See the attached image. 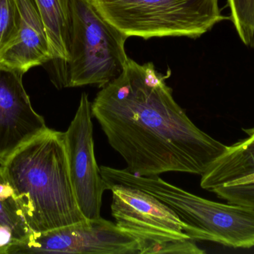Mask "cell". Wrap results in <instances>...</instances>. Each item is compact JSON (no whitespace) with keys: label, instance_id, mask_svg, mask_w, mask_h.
<instances>
[{"label":"cell","instance_id":"7","mask_svg":"<svg viewBox=\"0 0 254 254\" xmlns=\"http://www.w3.org/2000/svg\"><path fill=\"white\" fill-rule=\"evenodd\" d=\"M140 254L137 242L116 223L100 217L82 223L33 233L5 254Z\"/></svg>","mask_w":254,"mask_h":254},{"label":"cell","instance_id":"10","mask_svg":"<svg viewBox=\"0 0 254 254\" xmlns=\"http://www.w3.org/2000/svg\"><path fill=\"white\" fill-rule=\"evenodd\" d=\"M19 13L17 37L0 55V67L25 74L52 60L44 24L33 0H16Z\"/></svg>","mask_w":254,"mask_h":254},{"label":"cell","instance_id":"1","mask_svg":"<svg viewBox=\"0 0 254 254\" xmlns=\"http://www.w3.org/2000/svg\"><path fill=\"white\" fill-rule=\"evenodd\" d=\"M153 63L128 58L117 79L101 88L92 112L127 171L150 177L166 172L202 175L228 146L201 131L175 100Z\"/></svg>","mask_w":254,"mask_h":254},{"label":"cell","instance_id":"3","mask_svg":"<svg viewBox=\"0 0 254 254\" xmlns=\"http://www.w3.org/2000/svg\"><path fill=\"white\" fill-rule=\"evenodd\" d=\"M107 189L117 183L144 191L168 206L190 228L195 241H207L233 249L254 247V210L237 204H222L197 196L159 176L144 177L126 169L102 166Z\"/></svg>","mask_w":254,"mask_h":254},{"label":"cell","instance_id":"16","mask_svg":"<svg viewBox=\"0 0 254 254\" xmlns=\"http://www.w3.org/2000/svg\"><path fill=\"white\" fill-rule=\"evenodd\" d=\"M212 192L229 204L244 206L254 210V181L225 185L213 189Z\"/></svg>","mask_w":254,"mask_h":254},{"label":"cell","instance_id":"14","mask_svg":"<svg viewBox=\"0 0 254 254\" xmlns=\"http://www.w3.org/2000/svg\"><path fill=\"white\" fill-rule=\"evenodd\" d=\"M231 19L243 43L254 49V0H228Z\"/></svg>","mask_w":254,"mask_h":254},{"label":"cell","instance_id":"6","mask_svg":"<svg viewBox=\"0 0 254 254\" xmlns=\"http://www.w3.org/2000/svg\"><path fill=\"white\" fill-rule=\"evenodd\" d=\"M108 190L113 192L112 216L137 242L140 254H161L171 242L192 240L188 225L153 195L122 183Z\"/></svg>","mask_w":254,"mask_h":254},{"label":"cell","instance_id":"11","mask_svg":"<svg viewBox=\"0 0 254 254\" xmlns=\"http://www.w3.org/2000/svg\"><path fill=\"white\" fill-rule=\"evenodd\" d=\"M249 135L228 149L201 175V187L213 189L241 183L254 174V128L243 129Z\"/></svg>","mask_w":254,"mask_h":254},{"label":"cell","instance_id":"9","mask_svg":"<svg viewBox=\"0 0 254 254\" xmlns=\"http://www.w3.org/2000/svg\"><path fill=\"white\" fill-rule=\"evenodd\" d=\"M23 75L0 67V166L49 128L31 105L22 83Z\"/></svg>","mask_w":254,"mask_h":254},{"label":"cell","instance_id":"5","mask_svg":"<svg viewBox=\"0 0 254 254\" xmlns=\"http://www.w3.org/2000/svg\"><path fill=\"white\" fill-rule=\"evenodd\" d=\"M113 26L128 37L198 38L223 16L219 0H92Z\"/></svg>","mask_w":254,"mask_h":254},{"label":"cell","instance_id":"12","mask_svg":"<svg viewBox=\"0 0 254 254\" xmlns=\"http://www.w3.org/2000/svg\"><path fill=\"white\" fill-rule=\"evenodd\" d=\"M44 24L53 67L69 58L71 32V0H33Z\"/></svg>","mask_w":254,"mask_h":254},{"label":"cell","instance_id":"13","mask_svg":"<svg viewBox=\"0 0 254 254\" xmlns=\"http://www.w3.org/2000/svg\"><path fill=\"white\" fill-rule=\"evenodd\" d=\"M33 234L25 217L22 201L9 183L0 166V254Z\"/></svg>","mask_w":254,"mask_h":254},{"label":"cell","instance_id":"17","mask_svg":"<svg viewBox=\"0 0 254 254\" xmlns=\"http://www.w3.org/2000/svg\"><path fill=\"white\" fill-rule=\"evenodd\" d=\"M248 181H254V174L253 176H252V177H249V178L246 179V180L243 182H248ZM241 183H243V182H241Z\"/></svg>","mask_w":254,"mask_h":254},{"label":"cell","instance_id":"15","mask_svg":"<svg viewBox=\"0 0 254 254\" xmlns=\"http://www.w3.org/2000/svg\"><path fill=\"white\" fill-rule=\"evenodd\" d=\"M19 13L16 0H0V55L17 37Z\"/></svg>","mask_w":254,"mask_h":254},{"label":"cell","instance_id":"2","mask_svg":"<svg viewBox=\"0 0 254 254\" xmlns=\"http://www.w3.org/2000/svg\"><path fill=\"white\" fill-rule=\"evenodd\" d=\"M2 167L33 233L89 220L79 208L71 184L64 132L48 128L16 151Z\"/></svg>","mask_w":254,"mask_h":254},{"label":"cell","instance_id":"4","mask_svg":"<svg viewBox=\"0 0 254 254\" xmlns=\"http://www.w3.org/2000/svg\"><path fill=\"white\" fill-rule=\"evenodd\" d=\"M71 19L69 58L50 70L52 82L58 89L104 87L126 67L128 37L104 19L92 0H71Z\"/></svg>","mask_w":254,"mask_h":254},{"label":"cell","instance_id":"8","mask_svg":"<svg viewBox=\"0 0 254 254\" xmlns=\"http://www.w3.org/2000/svg\"><path fill=\"white\" fill-rule=\"evenodd\" d=\"M92 102L83 92L74 119L65 134L70 178L80 211L86 219L101 216L105 182L95 155Z\"/></svg>","mask_w":254,"mask_h":254}]
</instances>
